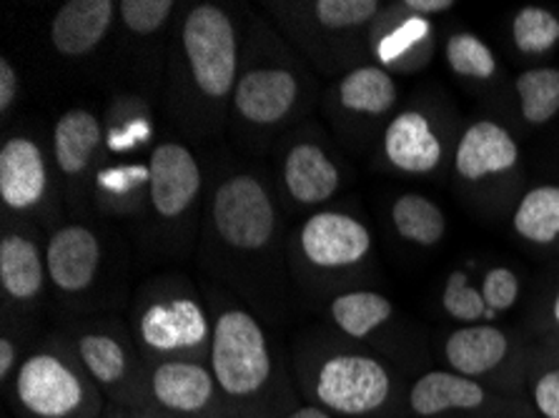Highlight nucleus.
Here are the masks:
<instances>
[{
	"label": "nucleus",
	"mask_w": 559,
	"mask_h": 418,
	"mask_svg": "<svg viewBox=\"0 0 559 418\" xmlns=\"http://www.w3.org/2000/svg\"><path fill=\"white\" fill-rule=\"evenodd\" d=\"M209 366L234 418H282L299 406L266 329L239 303L214 309Z\"/></svg>",
	"instance_id": "1"
},
{
	"label": "nucleus",
	"mask_w": 559,
	"mask_h": 418,
	"mask_svg": "<svg viewBox=\"0 0 559 418\" xmlns=\"http://www.w3.org/2000/svg\"><path fill=\"white\" fill-rule=\"evenodd\" d=\"M296 379L309 404L338 418H394L406 389L377 354L346 346H311L296 356Z\"/></svg>",
	"instance_id": "2"
},
{
	"label": "nucleus",
	"mask_w": 559,
	"mask_h": 418,
	"mask_svg": "<svg viewBox=\"0 0 559 418\" xmlns=\"http://www.w3.org/2000/svg\"><path fill=\"white\" fill-rule=\"evenodd\" d=\"M8 394L21 418H104L108 408L66 336L25 354Z\"/></svg>",
	"instance_id": "3"
},
{
	"label": "nucleus",
	"mask_w": 559,
	"mask_h": 418,
	"mask_svg": "<svg viewBox=\"0 0 559 418\" xmlns=\"http://www.w3.org/2000/svg\"><path fill=\"white\" fill-rule=\"evenodd\" d=\"M211 334L214 315L181 280H156L133 303L131 336L146 361H209Z\"/></svg>",
	"instance_id": "4"
},
{
	"label": "nucleus",
	"mask_w": 559,
	"mask_h": 418,
	"mask_svg": "<svg viewBox=\"0 0 559 418\" xmlns=\"http://www.w3.org/2000/svg\"><path fill=\"white\" fill-rule=\"evenodd\" d=\"M63 336L108 404L135 411L141 404L146 358L129 331L111 321H91L75 323Z\"/></svg>",
	"instance_id": "5"
},
{
	"label": "nucleus",
	"mask_w": 559,
	"mask_h": 418,
	"mask_svg": "<svg viewBox=\"0 0 559 418\" xmlns=\"http://www.w3.org/2000/svg\"><path fill=\"white\" fill-rule=\"evenodd\" d=\"M181 53L193 91L203 100L222 104L239 83V38L236 25L222 5L199 3L186 15Z\"/></svg>",
	"instance_id": "6"
},
{
	"label": "nucleus",
	"mask_w": 559,
	"mask_h": 418,
	"mask_svg": "<svg viewBox=\"0 0 559 418\" xmlns=\"http://www.w3.org/2000/svg\"><path fill=\"white\" fill-rule=\"evenodd\" d=\"M404 414L409 418H527L516 396L449 369H431L406 386Z\"/></svg>",
	"instance_id": "7"
},
{
	"label": "nucleus",
	"mask_w": 559,
	"mask_h": 418,
	"mask_svg": "<svg viewBox=\"0 0 559 418\" xmlns=\"http://www.w3.org/2000/svg\"><path fill=\"white\" fill-rule=\"evenodd\" d=\"M211 226L228 251L253 255L276 238L278 211L269 186L253 174H234L211 199Z\"/></svg>",
	"instance_id": "8"
},
{
	"label": "nucleus",
	"mask_w": 559,
	"mask_h": 418,
	"mask_svg": "<svg viewBox=\"0 0 559 418\" xmlns=\"http://www.w3.org/2000/svg\"><path fill=\"white\" fill-rule=\"evenodd\" d=\"M135 411L183 418H234L228 414L209 361H189V358L146 361L141 404Z\"/></svg>",
	"instance_id": "9"
},
{
	"label": "nucleus",
	"mask_w": 559,
	"mask_h": 418,
	"mask_svg": "<svg viewBox=\"0 0 559 418\" xmlns=\"http://www.w3.org/2000/svg\"><path fill=\"white\" fill-rule=\"evenodd\" d=\"M442 356L449 371L487 383L502 394L514 396L522 379L527 381L530 354L516 348L512 336L492 323L452 331L442 346Z\"/></svg>",
	"instance_id": "10"
},
{
	"label": "nucleus",
	"mask_w": 559,
	"mask_h": 418,
	"mask_svg": "<svg viewBox=\"0 0 559 418\" xmlns=\"http://www.w3.org/2000/svg\"><path fill=\"white\" fill-rule=\"evenodd\" d=\"M299 253L313 271L357 268L369 259L374 238L367 224L344 211H317L299 228Z\"/></svg>",
	"instance_id": "11"
},
{
	"label": "nucleus",
	"mask_w": 559,
	"mask_h": 418,
	"mask_svg": "<svg viewBox=\"0 0 559 418\" xmlns=\"http://www.w3.org/2000/svg\"><path fill=\"white\" fill-rule=\"evenodd\" d=\"M148 206L164 224H176L193 208L201 193V166L191 148L166 141L148 158Z\"/></svg>",
	"instance_id": "12"
},
{
	"label": "nucleus",
	"mask_w": 559,
	"mask_h": 418,
	"mask_svg": "<svg viewBox=\"0 0 559 418\" xmlns=\"http://www.w3.org/2000/svg\"><path fill=\"white\" fill-rule=\"evenodd\" d=\"M299 79L284 65H259L239 75L231 106L241 123L271 128L284 123L299 100Z\"/></svg>",
	"instance_id": "13"
},
{
	"label": "nucleus",
	"mask_w": 559,
	"mask_h": 418,
	"mask_svg": "<svg viewBox=\"0 0 559 418\" xmlns=\"http://www.w3.org/2000/svg\"><path fill=\"white\" fill-rule=\"evenodd\" d=\"M100 241L88 226L56 228L46 246V271L53 288L66 296L86 294L100 271Z\"/></svg>",
	"instance_id": "14"
},
{
	"label": "nucleus",
	"mask_w": 559,
	"mask_h": 418,
	"mask_svg": "<svg viewBox=\"0 0 559 418\" xmlns=\"http://www.w3.org/2000/svg\"><path fill=\"white\" fill-rule=\"evenodd\" d=\"M48 195L44 148L31 135H11L0 148V201L13 213H36Z\"/></svg>",
	"instance_id": "15"
},
{
	"label": "nucleus",
	"mask_w": 559,
	"mask_h": 418,
	"mask_svg": "<svg viewBox=\"0 0 559 418\" xmlns=\"http://www.w3.org/2000/svg\"><path fill=\"white\" fill-rule=\"evenodd\" d=\"M520 164V146L502 123L477 121L462 133L454 153V174L467 183L502 176Z\"/></svg>",
	"instance_id": "16"
},
{
	"label": "nucleus",
	"mask_w": 559,
	"mask_h": 418,
	"mask_svg": "<svg viewBox=\"0 0 559 418\" xmlns=\"http://www.w3.org/2000/svg\"><path fill=\"white\" fill-rule=\"evenodd\" d=\"M282 181L296 206H321L342 189V174L319 143H294L286 151Z\"/></svg>",
	"instance_id": "17"
},
{
	"label": "nucleus",
	"mask_w": 559,
	"mask_h": 418,
	"mask_svg": "<svg viewBox=\"0 0 559 418\" xmlns=\"http://www.w3.org/2000/svg\"><path fill=\"white\" fill-rule=\"evenodd\" d=\"M118 3L111 0H71L50 21V46L66 58H83L100 46L114 25Z\"/></svg>",
	"instance_id": "18"
},
{
	"label": "nucleus",
	"mask_w": 559,
	"mask_h": 418,
	"mask_svg": "<svg viewBox=\"0 0 559 418\" xmlns=\"http://www.w3.org/2000/svg\"><path fill=\"white\" fill-rule=\"evenodd\" d=\"M46 251L23 230H3L0 238V288L13 306H31L44 296Z\"/></svg>",
	"instance_id": "19"
},
{
	"label": "nucleus",
	"mask_w": 559,
	"mask_h": 418,
	"mask_svg": "<svg viewBox=\"0 0 559 418\" xmlns=\"http://www.w3.org/2000/svg\"><path fill=\"white\" fill-rule=\"evenodd\" d=\"M384 153L396 170L425 176L442 164V141L425 114L404 110L386 126Z\"/></svg>",
	"instance_id": "20"
},
{
	"label": "nucleus",
	"mask_w": 559,
	"mask_h": 418,
	"mask_svg": "<svg viewBox=\"0 0 559 418\" xmlns=\"http://www.w3.org/2000/svg\"><path fill=\"white\" fill-rule=\"evenodd\" d=\"M104 143V128L98 116L88 108H71L53 126V158L61 176L81 183Z\"/></svg>",
	"instance_id": "21"
},
{
	"label": "nucleus",
	"mask_w": 559,
	"mask_h": 418,
	"mask_svg": "<svg viewBox=\"0 0 559 418\" xmlns=\"http://www.w3.org/2000/svg\"><path fill=\"white\" fill-rule=\"evenodd\" d=\"M392 315L394 303L377 291H346L329 303V319L338 334L357 344L374 336L381 326L392 321Z\"/></svg>",
	"instance_id": "22"
},
{
	"label": "nucleus",
	"mask_w": 559,
	"mask_h": 418,
	"mask_svg": "<svg viewBox=\"0 0 559 418\" xmlns=\"http://www.w3.org/2000/svg\"><path fill=\"white\" fill-rule=\"evenodd\" d=\"M336 96L349 114L377 118L396 104V81L381 65H359L336 85Z\"/></svg>",
	"instance_id": "23"
},
{
	"label": "nucleus",
	"mask_w": 559,
	"mask_h": 418,
	"mask_svg": "<svg viewBox=\"0 0 559 418\" xmlns=\"http://www.w3.org/2000/svg\"><path fill=\"white\" fill-rule=\"evenodd\" d=\"M429 46H431L429 21L406 11H402L400 21L379 25V33H374V53L379 58L381 68L386 65L402 68V65L419 63V53L427 58Z\"/></svg>",
	"instance_id": "24"
},
{
	"label": "nucleus",
	"mask_w": 559,
	"mask_h": 418,
	"mask_svg": "<svg viewBox=\"0 0 559 418\" xmlns=\"http://www.w3.org/2000/svg\"><path fill=\"white\" fill-rule=\"evenodd\" d=\"M512 228L527 243H555L559 238V186H537L524 193L512 216Z\"/></svg>",
	"instance_id": "25"
},
{
	"label": "nucleus",
	"mask_w": 559,
	"mask_h": 418,
	"mask_svg": "<svg viewBox=\"0 0 559 418\" xmlns=\"http://www.w3.org/2000/svg\"><path fill=\"white\" fill-rule=\"evenodd\" d=\"M392 224L404 241L437 246L447 234V218L435 201L421 193H404L392 203Z\"/></svg>",
	"instance_id": "26"
},
{
	"label": "nucleus",
	"mask_w": 559,
	"mask_h": 418,
	"mask_svg": "<svg viewBox=\"0 0 559 418\" xmlns=\"http://www.w3.org/2000/svg\"><path fill=\"white\" fill-rule=\"evenodd\" d=\"M514 91L527 123L545 126L559 114V68H530L516 75Z\"/></svg>",
	"instance_id": "27"
},
{
	"label": "nucleus",
	"mask_w": 559,
	"mask_h": 418,
	"mask_svg": "<svg viewBox=\"0 0 559 418\" xmlns=\"http://www.w3.org/2000/svg\"><path fill=\"white\" fill-rule=\"evenodd\" d=\"M527 391L532 411L539 418H559V338L530 354Z\"/></svg>",
	"instance_id": "28"
},
{
	"label": "nucleus",
	"mask_w": 559,
	"mask_h": 418,
	"mask_svg": "<svg viewBox=\"0 0 559 418\" xmlns=\"http://www.w3.org/2000/svg\"><path fill=\"white\" fill-rule=\"evenodd\" d=\"M148 166H108L96 178V193L111 211L139 208V199H148Z\"/></svg>",
	"instance_id": "29"
},
{
	"label": "nucleus",
	"mask_w": 559,
	"mask_h": 418,
	"mask_svg": "<svg viewBox=\"0 0 559 418\" xmlns=\"http://www.w3.org/2000/svg\"><path fill=\"white\" fill-rule=\"evenodd\" d=\"M447 63L456 75L472 81H489L497 73V56L474 33H452L447 40Z\"/></svg>",
	"instance_id": "30"
},
{
	"label": "nucleus",
	"mask_w": 559,
	"mask_h": 418,
	"mask_svg": "<svg viewBox=\"0 0 559 418\" xmlns=\"http://www.w3.org/2000/svg\"><path fill=\"white\" fill-rule=\"evenodd\" d=\"M512 40L527 56L547 53L559 43V19L547 8H522L512 21Z\"/></svg>",
	"instance_id": "31"
},
{
	"label": "nucleus",
	"mask_w": 559,
	"mask_h": 418,
	"mask_svg": "<svg viewBox=\"0 0 559 418\" xmlns=\"http://www.w3.org/2000/svg\"><path fill=\"white\" fill-rule=\"evenodd\" d=\"M381 13L377 0H319L311 5V15L326 31H354L374 21Z\"/></svg>",
	"instance_id": "32"
},
{
	"label": "nucleus",
	"mask_w": 559,
	"mask_h": 418,
	"mask_svg": "<svg viewBox=\"0 0 559 418\" xmlns=\"http://www.w3.org/2000/svg\"><path fill=\"white\" fill-rule=\"evenodd\" d=\"M442 306L447 315H452L454 321L464 323V326L481 323V319H487L489 315L485 296H481V288H474L464 271L449 273L444 294H442Z\"/></svg>",
	"instance_id": "33"
},
{
	"label": "nucleus",
	"mask_w": 559,
	"mask_h": 418,
	"mask_svg": "<svg viewBox=\"0 0 559 418\" xmlns=\"http://www.w3.org/2000/svg\"><path fill=\"white\" fill-rule=\"evenodd\" d=\"M174 8V0H123L118 3V13L135 36H154L171 19Z\"/></svg>",
	"instance_id": "34"
},
{
	"label": "nucleus",
	"mask_w": 559,
	"mask_h": 418,
	"mask_svg": "<svg viewBox=\"0 0 559 418\" xmlns=\"http://www.w3.org/2000/svg\"><path fill=\"white\" fill-rule=\"evenodd\" d=\"M481 296H485L489 315L510 311L520 298V278L504 266L489 268L485 280H481Z\"/></svg>",
	"instance_id": "35"
},
{
	"label": "nucleus",
	"mask_w": 559,
	"mask_h": 418,
	"mask_svg": "<svg viewBox=\"0 0 559 418\" xmlns=\"http://www.w3.org/2000/svg\"><path fill=\"white\" fill-rule=\"evenodd\" d=\"M23 358L25 354H23L21 338L13 336L11 331H5L3 338H0V381H3L5 389L11 386L15 371L21 369Z\"/></svg>",
	"instance_id": "36"
},
{
	"label": "nucleus",
	"mask_w": 559,
	"mask_h": 418,
	"mask_svg": "<svg viewBox=\"0 0 559 418\" xmlns=\"http://www.w3.org/2000/svg\"><path fill=\"white\" fill-rule=\"evenodd\" d=\"M148 139V118H131V121H123L118 128H114L111 135H108V146L114 151H131L139 146L141 141Z\"/></svg>",
	"instance_id": "37"
},
{
	"label": "nucleus",
	"mask_w": 559,
	"mask_h": 418,
	"mask_svg": "<svg viewBox=\"0 0 559 418\" xmlns=\"http://www.w3.org/2000/svg\"><path fill=\"white\" fill-rule=\"evenodd\" d=\"M21 96V79L19 71H15L13 63L3 56L0 58V114L8 116L15 100Z\"/></svg>",
	"instance_id": "38"
},
{
	"label": "nucleus",
	"mask_w": 559,
	"mask_h": 418,
	"mask_svg": "<svg viewBox=\"0 0 559 418\" xmlns=\"http://www.w3.org/2000/svg\"><path fill=\"white\" fill-rule=\"evenodd\" d=\"M400 8L406 13H414V15H421V19H427V15L452 11L454 3L452 0H406V3H402Z\"/></svg>",
	"instance_id": "39"
},
{
	"label": "nucleus",
	"mask_w": 559,
	"mask_h": 418,
	"mask_svg": "<svg viewBox=\"0 0 559 418\" xmlns=\"http://www.w3.org/2000/svg\"><path fill=\"white\" fill-rule=\"evenodd\" d=\"M131 418H183V416H171V414H154V411H126Z\"/></svg>",
	"instance_id": "40"
},
{
	"label": "nucleus",
	"mask_w": 559,
	"mask_h": 418,
	"mask_svg": "<svg viewBox=\"0 0 559 418\" xmlns=\"http://www.w3.org/2000/svg\"><path fill=\"white\" fill-rule=\"evenodd\" d=\"M104 418H131L129 414L123 411V408H116V406H108V411L104 414Z\"/></svg>",
	"instance_id": "41"
},
{
	"label": "nucleus",
	"mask_w": 559,
	"mask_h": 418,
	"mask_svg": "<svg viewBox=\"0 0 559 418\" xmlns=\"http://www.w3.org/2000/svg\"><path fill=\"white\" fill-rule=\"evenodd\" d=\"M552 319H555V323L559 326V286H557V296H555V301H552Z\"/></svg>",
	"instance_id": "42"
},
{
	"label": "nucleus",
	"mask_w": 559,
	"mask_h": 418,
	"mask_svg": "<svg viewBox=\"0 0 559 418\" xmlns=\"http://www.w3.org/2000/svg\"><path fill=\"white\" fill-rule=\"evenodd\" d=\"M527 418H537V416H527Z\"/></svg>",
	"instance_id": "43"
}]
</instances>
